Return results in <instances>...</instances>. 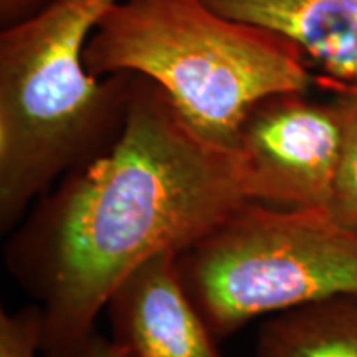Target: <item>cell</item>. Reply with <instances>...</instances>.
Segmentation results:
<instances>
[{
    "instance_id": "1",
    "label": "cell",
    "mask_w": 357,
    "mask_h": 357,
    "mask_svg": "<svg viewBox=\"0 0 357 357\" xmlns=\"http://www.w3.org/2000/svg\"><path fill=\"white\" fill-rule=\"evenodd\" d=\"M247 202L235 151L204 139L158 84L134 75L118 139L8 234V273L43 311L42 352L95 331L134 268L184 252Z\"/></svg>"
},
{
    "instance_id": "2",
    "label": "cell",
    "mask_w": 357,
    "mask_h": 357,
    "mask_svg": "<svg viewBox=\"0 0 357 357\" xmlns=\"http://www.w3.org/2000/svg\"><path fill=\"white\" fill-rule=\"evenodd\" d=\"M116 0H52L0 32V231L61 177L109 149L134 75L93 77L89 38Z\"/></svg>"
},
{
    "instance_id": "3",
    "label": "cell",
    "mask_w": 357,
    "mask_h": 357,
    "mask_svg": "<svg viewBox=\"0 0 357 357\" xmlns=\"http://www.w3.org/2000/svg\"><path fill=\"white\" fill-rule=\"evenodd\" d=\"M84 63L98 78L132 73L155 83L195 132L235 153L258 101L316 86L293 42L229 19L205 0H116L89 38Z\"/></svg>"
},
{
    "instance_id": "4",
    "label": "cell",
    "mask_w": 357,
    "mask_h": 357,
    "mask_svg": "<svg viewBox=\"0 0 357 357\" xmlns=\"http://www.w3.org/2000/svg\"><path fill=\"white\" fill-rule=\"evenodd\" d=\"M190 300L217 341L253 319L357 293V229L328 208L247 202L177 255Z\"/></svg>"
},
{
    "instance_id": "5",
    "label": "cell",
    "mask_w": 357,
    "mask_h": 357,
    "mask_svg": "<svg viewBox=\"0 0 357 357\" xmlns=\"http://www.w3.org/2000/svg\"><path fill=\"white\" fill-rule=\"evenodd\" d=\"M342 144L337 102L310 91L276 93L243 119L236 142L250 202L280 208H328Z\"/></svg>"
},
{
    "instance_id": "6",
    "label": "cell",
    "mask_w": 357,
    "mask_h": 357,
    "mask_svg": "<svg viewBox=\"0 0 357 357\" xmlns=\"http://www.w3.org/2000/svg\"><path fill=\"white\" fill-rule=\"evenodd\" d=\"M177 255L149 258L109 294L105 311L119 357H223L187 293Z\"/></svg>"
},
{
    "instance_id": "7",
    "label": "cell",
    "mask_w": 357,
    "mask_h": 357,
    "mask_svg": "<svg viewBox=\"0 0 357 357\" xmlns=\"http://www.w3.org/2000/svg\"><path fill=\"white\" fill-rule=\"evenodd\" d=\"M300 48L319 77L357 86V0H205Z\"/></svg>"
},
{
    "instance_id": "8",
    "label": "cell",
    "mask_w": 357,
    "mask_h": 357,
    "mask_svg": "<svg viewBox=\"0 0 357 357\" xmlns=\"http://www.w3.org/2000/svg\"><path fill=\"white\" fill-rule=\"evenodd\" d=\"M257 357H357V293L337 294L266 316Z\"/></svg>"
},
{
    "instance_id": "9",
    "label": "cell",
    "mask_w": 357,
    "mask_h": 357,
    "mask_svg": "<svg viewBox=\"0 0 357 357\" xmlns=\"http://www.w3.org/2000/svg\"><path fill=\"white\" fill-rule=\"evenodd\" d=\"M316 86L329 93L342 116V144L329 212L351 229H357V86L316 75Z\"/></svg>"
},
{
    "instance_id": "10",
    "label": "cell",
    "mask_w": 357,
    "mask_h": 357,
    "mask_svg": "<svg viewBox=\"0 0 357 357\" xmlns=\"http://www.w3.org/2000/svg\"><path fill=\"white\" fill-rule=\"evenodd\" d=\"M43 311L37 303L0 312V357H35L42 351Z\"/></svg>"
},
{
    "instance_id": "11",
    "label": "cell",
    "mask_w": 357,
    "mask_h": 357,
    "mask_svg": "<svg viewBox=\"0 0 357 357\" xmlns=\"http://www.w3.org/2000/svg\"><path fill=\"white\" fill-rule=\"evenodd\" d=\"M45 357H119L109 337L91 331L70 344L43 351Z\"/></svg>"
},
{
    "instance_id": "12",
    "label": "cell",
    "mask_w": 357,
    "mask_h": 357,
    "mask_svg": "<svg viewBox=\"0 0 357 357\" xmlns=\"http://www.w3.org/2000/svg\"><path fill=\"white\" fill-rule=\"evenodd\" d=\"M52 0H0V25L2 29L15 25L42 10Z\"/></svg>"
}]
</instances>
